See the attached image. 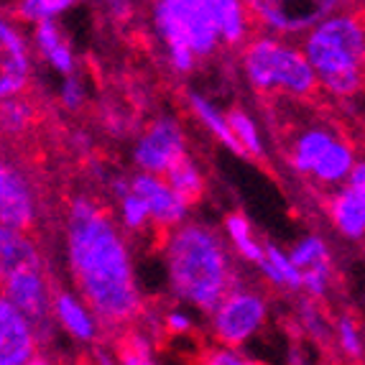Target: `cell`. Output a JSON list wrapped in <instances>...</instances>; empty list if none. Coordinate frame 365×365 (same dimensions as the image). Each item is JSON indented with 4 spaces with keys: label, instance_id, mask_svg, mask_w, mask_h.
I'll use <instances>...</instances> for the list:
<instances>
[{
    "label": "cell",
    "instance_id": "d6986e66",
    "mask_svg": "<svg viewBox=\"0 0 365 365\" xmlns=\"http://www.w3.org/2000/svg\"><path fill=\"white\" fill-rule=\"evenodd\" d=\"M26 263H43L34 232L0 222V276Z\"/></svg>",
    "mask_w": 365,
    "mask_h": 365
},
{
    "label": "cell",
    "instance_id": "d6a6232c",
    "mask_svg": "<svg viewBox=\"0 0 365 365\" xmlns=\"http://www.w3.org/2000/svg\"><path fill=\"white\" fill-rule=\"evenodd\" d=\"M156 329L169 337H182L195 329V319H192V314L184 312L182 307H171V309H166L164 314H161Z\"/></svg>",
    "mask_w": 365,
    "mask_h": 365
},
{
    "label": "cell",
    "instance_id": "ba28073f",
    "mask_svg": "<svg viewBox=\"0 0 365 365\" xmlns=\"http://www.w3.org/2000/svg\"><path fill=\"white\" fill-rule=\"evenodd\" d=\"M0 294L11 302L19 312H24L36 329L41 347H46V340L54 337V317H51V287L46 263H26L0 276Z\"/></svg>",
    "mask_w": 365,
    "mask_h": 365
},
{
    "label": "cell",
    "instance_id": "e575fe53",
    "mask_svg": "<svg viewBox=\"0 0 365 365\" xmlns=\"http://www.w3.org/2000/svg\"><path fill=\"white\" fill-rule=\"evenodd\" d=\"M105 3H108L110 16L115 21H128L133 13V0H105Z\"/></svg>",
    "mask_w": 365,
    "mask_h": 365
},
{
    "label": "cell",
    "instance_id": "9c48e42d",
    "mask_svg": "<svg viewBox=\"0 0 365 365\" xmlns=\"http://www.w3.org/2000/svg\"><path fill=\"white\" fill-rule=\"evenodd\" d=\"M253 29L276 36L299 38L307 29L353 0H243Z\"/></svg>",
    "mask_w": 365,
    "mask_h": 365
},
{
    "label": "cell",
    "instance_id": "30bf717a",
    "mask_svg": "<svg viewBox=\"0 0 365 365\" xmlns=\"http://www.w3.org/2000/svg\"><path fill=\"white\" fill-rule=\"evenodd\" d=\"M187 133L174 115H158L148 123L133 143V164L138 171H151L164 177L179 158L187 156Z\"/></svg>",
    "mask_w": 365,
    "mask_h": 365
},
{
    "label": "cell",
    "instance_id": "836d02e7",
    "mask_svg": "<svg viewBox=\"0 0 365 365\" xmlns=\"http://www.w3.org/2000/svg\"><path fill=\"white\" fill-rule=\"evenodd\" d=\"M202 363L210 365H248L253 363L248 353H243V347H232V345H220L215 342L212 347H207L202 353Z\"/></svg>",
    "mask_w": 365,
    "mask_h": 365
},
{
    "label": "cell",
    "instance_id": "2e32d148",
    "mask_svg": "<svg viewBox=\"0 0 365 365\" xmlns=\"http://www.w3.org/2000/svg\"><path fill=\"white\" fill-rule=\"evenodd\" d=\"M327 217L337 235L360 243L365 235V184H340L327 192Z\"/></svg>",
    "mask_w": 365,
    "mask_h": 365
},
{
    "label": "cell",
    "instance_id": "4fadbf2b",
    "mask_svg": "<svg viewBox=\"0 0 365 365\" xmlns=\"http://www.w3.org/2000/svg\"><path fill=\"white\" fill-rule=\"evenodd\" d=\"M41 217V200H38L36 182L21 164L11 161L8 177L0 192V222L19 230L34 232Z\"/></svg>",
    "mask_w": 365,
    "mask_h": 365
},
{
    "label": "cell",
    "instance_id": "5b68a950",
    "mask_svg": "<svg viewBox=\"0 0 365 365\" xmlns=\"http://www.w3.org/2000/svg\"><path fill=\"white\" fill-rule=\"evenodd\" d=\"M240 72L261 98L317 100L319 82L294 38L253 31L240 46Z\"/></svg>",
    "mask_w": 365,
    "mask_h": 365
},
{
    "label": "cell",
    "instance_id": "4dcf8cb0",
    "mask_svg": "<svg viewBox=\"0 0 365 365\" xmlns=\"http://www.w3.org/2000/svg\"><path fill=\"white\" fill-rule=\"evenodd\" d=\"M118 225L123 227V232H133V235H140L151 227V217H148V207L146 202L135 195L133 189H128L125 195L118 197Z\"/></svg>",
    "mask_w": 365,
    "mask_h": 365
},
{
    "label": "cell",
    "instance_id": "e0dca14e",
    "mask_svg": "<svg viewBox=\"0 0 365 365\" xmlns=\"http://www.w3.org/2000/svg\"><path fill=\"white\" fill-rule=\"evenodd\" d=\"M31 49H34V56L46 61L51 72H56L59 77L77 72V56H74L72 43L64 36V31L59 29L56 21H41V24L34 26Z\"/></svg>",
    "mask_w": 365,
    "mask_h": 365
},
{
    "label": "cell",
    "instance_id": "4316f807",
    "mask_svg": "<svg viewBox=\"0 0 365 365\" xmlns=\"http://www.w3.org/2000/svg\"><path fill=\"white\" fill-rule=\"evenodd\" d=\"M292 263L299 268V276L309 271V268L319 266H332V253H329V243L322 235L309 232V235L299 237L297 243L292 245V250H287Z\"/></svg>",
    "mask_w": 365,
    "mask_h": 365
},
{
    "label": "cell",
    "instance_id": "ac0fdd59",
    "mask_svg": "<svg viewBox=\"0 0 365 365\" xmlns=\"http://www.w3.org/2000/svg\"><path fill=\"white\" fill-rule=\"evenodd\" d=\"M212 6H215V24H217L220 43L230 46V49H240L245 38L256 31L245 3L243 0H212Z\"/></svg>",
    "mask_w": 365,
    "mask_h": 365
},
{
    "label": "cell",
    "instance_id": "1f68e13d",
    "mask_svg": "<svg viewBox=\"0 0 365 365\" xmlns=\"http://www.w3.org/2000/svg\"><path fill=\"white\" fill-rule=\"evenodd\" d=\"M56 98H59V105L67 113H79L87 103V87L82 82L77 72L61 74L59 90H56Z\"/></svg>",
    "mask_w": 365,
    "mask_h": 365
},
{
    "label": "cell",
    "instance_id": "9a60e30c",
    "mask_svg": "<svg viewBox=\"0 0 365 365\" xmlns=\"http://www.w3.org/2000/svg\"><path fill=\"white\" fill-rule=\"evenodd\" d=\"M51 317L56 327L77 345L98 347V342L103 340V322L77 292L56 289L51 297Z\"/></svg>",
    "mask_w": 365,
    "mask_h": 365
},
{
    "label": "cell",
    "instance_id": "484cf974",
    "mask_svg": "<svg viewBox=\"0 0 365 365\" xmlns=\"http://www.w3.org/2000/svg\"><path fill=\"white\" fill-rule=\"evenodd\" d=\"M79 0H11V13L19 24L36 26L41 21H59Z\"/></svg>",
    "mask_w": 365,
    "mask_h": 365
},
{
    "label": "cell",
    "instance_id": "ffe728a7",
    "mask_svg": "<svg viewBox=\"0 0 365 365\" xmlns=\"http://www.w3.org/2000/svg\"><path fill=\"white\" fill-rule=\"evenodd\" d=\"M38 123V105L29 92L13 95L0 103V135L3 138H26Z\"/></svg>",
    "mask_w": 365,
    "mask_h": 365
},
{
    "label": "cell",
    "instance_id": "5bb4252c",
    "mask_svg": "<svg viewBox=\"0 0 365 365\" xmlns=\"http://www.w3.org/2000/svg\"><path fill=\"white\" fill-rule=\"evenodd\" d=\"M128 184L135 195L146 202L151 225L156 227L158 232L169 230V227L179 225V222H184V220L189 217L192 205H189L182 195H177L161 174L135 171L133 177H128Z\"/></svg>",
    "mask_w": 365,
    "mask_h": 365
},
{
    "label": "cell",
    "instance_id": "cb8c5ba5",
    "mask_svg": "<svg viewBox=\"0 0 365 365\" xmlns=\"http://www.w3.org/2000/svg\"><path fill=\"white\" fill-rule=\"evenodd\" d=\"M115 360L130 365H146L156 360V345H153V332L140 329L138 322L128 324V327L118 329L115 340Z\"/></svg>",
    "mask_w": 365,
    "mask_h": 365
},
{
    "label": "cell",
    "instance_id": "6da1fadb",
    "mask_svg": "<svg viewBox=\"0 0 365 365\" xmlns=\"http://www.w3.org/2000/svg\"><path fill=\"white\" fill-rule=\"evenodd\" d=\"M64 248L77 294L103 327L123 329L146 309L135 281L128 232L92 195H72L64 212Z\"/></svg>",
    "mask_w": 365,
    "mask_h": 365
},
{
    "label": "cell",
    "instance_id": "44dd1931",
    "mask_svg": "<svg viewBox=\"0 0 365 365\" xmlns=\"http://www.w3.org/2000/svg\"><path fill=\"white\" fill-rule=\"evenodd\" d=\"M258 271H261L268 287H276L281 292H299V287H302L299 268L292 263L287 250L279 248L276 243H263V256L258 261Z\"/></svg>",
    "mask_w": 365,
    "mask_h": 365
},
{
    "label": "cell",
    "instance_id": "d4e9b609",
    "mask_svg": "<svg viewBox=\"0 0 365 365\" xmlns=\"http://www.w3.org/2000/svg\"><path fill=\"white\" fill-rule=\"evenodd\" d=\"M164 179L171 184V189H174L177 195H182L184 200L189 202V205H195V202L200 200L202 195H205V189H207V182H205V171H202V166L197 164V161L189 156V153L179 158L177 164L166 171Z\"/></svg>",
    "mask_w": 365,
    "mask_h": 365
},
{
    "label": "cell",
    "instance_id": "f1b7e54d",
    "mask_svg": "<svg viewBox=\"0 0 365 365\" xmlns=\"http://www.w3.org/2000/svg\"><path fill=\"white\" fill-rule=\"evenodd\" d=\"M299 327L314 345L332 347V317H327L317 299L307 297L299 304Z\"/></svg>",
    "mask_w": 365,
    "mask_h": 365
},
{
    "label": "cell",
    "instance_id": "8992f818",
    "mask_svg": "<svg viewBox=\"0 0 365 365\" xmlns=\"http://www.w3.org/2000/svg\"><path fill=\"white\" fill-rule=\"evenodd\" d=\"M151 26L177 74H192L222 46L212 0H151Z\"/></svg>",
    "mask_w": 365,
    "mask_h": 365
},
{
    "label": "cell",
    "instance_id": "277c9868",
    "mask_svg": "<svg viewBox=\"0 0 365 365\" xmlns=\"http://www.w3.org/2000/svg\"><path fill=\"white\" fill-rule=\"evenodd\" d=\"M302 51L319 82V95L347 103L363 90L365 26L353 6L332 11L302 34Z\"/></svg>",
    "mask_w": 365,
    "mask_h": 365
},
{
    "label": "cell",
    "instance_id": "52a82bcc",
    "mask_svg": "<svg viewBox=\"0 0 365 365\" xmlns=\"http://www.w3.org/2000/svg\"><path fill=\"white\" fill-rule=\"evenodd\" d=\"M268 312H271V304L266 294L235 284L207 312L212 340L220 345L243 347L266 327Z\"/></svg>",
    "mask_w": 365,
    "mask_h": 365
},
{
    "label": "cell",
    "instance_id": "7c38bea8",
    "mask_svg": "<svg viewBox=\"0 0 365 365\" xmlns=\"http://www.w3.org/2000/svg\"><path fill=\"white\" fill-rule=\"evenodd\" d=\"M41 340L31 319L0 294V365L43 363Z\"/></svg>",
    "mask_w": 365,
    "mask_h": 365
},
{
    "label": "cell",
    "instance_id": "83f0119b",
    "mask_svg": "<svg viewBox=\"0 0 365 365\" xmlns=\"http://www.w3.org/2000/svg\"><path fill=\"white\" fill-rule=\"evenodd\" d=\"M227 115V123H230V130L235 135L237 146H240V153L243 156H253V158H261L266 153V146H263V135L261 128H258V123L253 120L250 113H245L243 108H232Z\"/></svg>",
    "mask_w": 365,
    "mask_h": 365
},
{
    "label": "cell",
    "instance_id": "f546056e",
    "mask_svg": "<svg viewBox=\"0 0 365 365\" xmlns=\"http://www.w3.org/2000/svg\"><path fill=\"white\" fill-rule=\"evenodd\" d=\"M332 347L345 360H363V329L353 314H340L332 319Z\"/></svg>",
    "mask_w": 365,
    "mask_h": 365
},
{
    "label": "cell",
    "instance_id": "3957f363",
    "mask_svg": "<svg viewBox=\"0 0 365 365\" xmlns=\"http://www.w3.org/2000/svg\"><path fill=\"white\" fill-rule=\"evenodd\" d=\"M276 108V128L287 166L319 192H332L345 184L358 161V146L340 123L307 108L312 100L268 98Z\"/></svg>",
    "mask_w": 365,
    "mask_h": 365
},
{
    "label": "cell",
    "instance_id": "7402d4cb",
    "mask_svg": "<svg viewBox=\"0 0 365 365\" xmlns=\"http://www.w3.org/2000/svg\"><path fill=\"white\" fill-rule=\"evenodd\" d=\"M222 235H225L227 245H232V253L240 256L245 263L258 266L263 256V240L256 235L250 220L240 212H230L222 220Z\"/></svg>",
    "mask_w": 365,
    "mask_h": 365
},
{
    "label": "cell",
    "instance_id": "7a4b0ae2",
    "mask_svg": "<svg viewBox=\"0 0 365 365\" xmlns=\"http://www.w3.org/2000/svg\"><path fill=\"white\" fill-rule=\"evenodd\" d=\"M169 292L177 302L207 314L217 299L240 284L230 245L217 227L197 220H184L161 232Z\"/></svg>",
    "mask_w": 365,
    "mask_h": 365
},
{
    "label": "cell",
    "instance_id": "603a6c76",
    "mask_svg": "<svg viewBox=\"0 0 365 365\" xmlns=\"http://www.w3.org/2000/svg\"><path fill=\"white\" fill-rule=\"evenodd\" d=\"M187 103H189V110L195 113V118L202 123V128L210 130V133H212L225 148H230L232 153L243 156V153H240V146H237L235 135H232V130H230L227 115L212 103V100H207L205 95H200V92H189Z\"/></svg>",
    "mask_w": 365,
    "mask_h": 365
},
{
    "label": "cell",
    "instance_id": "8fae6325",
    "mask_svg": "<svg viewBox=\"0 0 365 365\" xmlns=\"http://www.w3.org/2000/svg\"><path fill=\"white\" fill-rule=\"evenodd\" d=\"M34 49L21 24L8 11H0V103L31 90Z\"/></svg>",
    "mask_w": 365,
    "mask_h": 365
},
{
    "label": "cell",
    "instance_id": "d590c367",
    "mask_svg": "<svg viewBox=\"0 0 365 365\" xmlns=\"http://www.w3.org/2000/svg\"><path fill=\"white\" fill-rule=\"evenodd\" d=\"M8 166H11V161H8L6 156H0V192H3V184H6V177H8Z\"/></svg>",
    "mask_w": 365,
    "mask_h": 365
}]
</instances>
